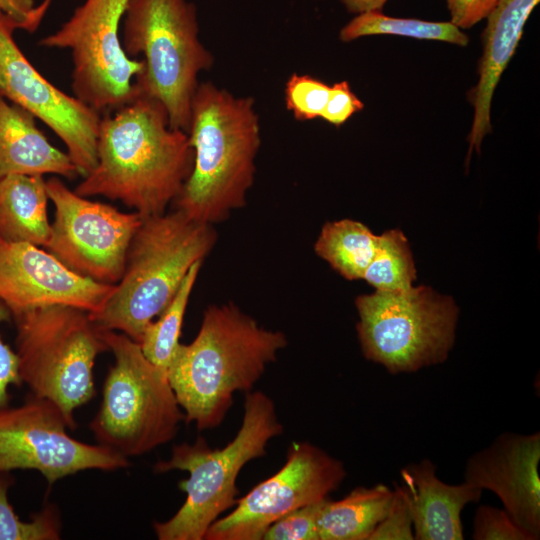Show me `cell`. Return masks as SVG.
Instances as JSON below:
<instances>
[{
  "mask_svg": "<svg viewBox=\"0 0 540 540\" xmlns=\"http://www.w3.org/2000/svg\"><path fill=\"white\" fill-rule=\"evenodd\" d=\"M49 196L40 175L14 174L0 179V239L45 247L51 223Z\"/></svg>",
  "mask_w": 540,
  "mask_h": 540,
  "instance_id": "obj_20",
  "label": "cell"
},
{
  "mask_svg": "<svg viewBox=\"0 0 540 540\" xmlns=\"http://www.w3.org/2000/svg\"><path fill=\"white\" fill-rule=\"evenodd\" d=\"M19 375L33 396L54 404L76 427L74 411L96 394L94 364L108 350L89 312L47 306L13 315Z\"/></svg>",
  "mask_w": 540,
  "mask_h": 540,
  "instance_id": "obj_7",
  "label": "cell"
},
{
  "mask_svg": "<svg viewBox=\"0 0 540 540\" xmlns=\"http://www.w3.org/2000/svg\"><path fill=\"white\" fill-rule=\"evenodd\" d=\"M326 499L282 516L267 528L262 540H319L318 518Z\"/></svg>",
  "mask_w": 540,
  "mask_h": 540,
  "instance_id": "obj_28",
  "label": "cell"
},
{
  "mask_svg": "<svg viewBox=\"0 0 540 540\" xmlns=\"http://www.w3.org/2000/svg\"><path fill=\"white\" fill-rule=\"evenodd\" d=\"M355 305L364 357L390 374L440 364L454 346L458 307L428 286L376 290L358 296Z\"/></svg>",
  "mask_w": 540,
  "mask_h": 540,
  "instance_id": "obj_9",
  "label": "cell"
},
{
  "mask_svg": "<svg viewBox=\"0 0 540 540\" xmlns=\"http://www.w3.org/2000/svg\"><path fill=\"white\" fill-rule=\"evenodd\" d=\"M287 344L285 333L260 326L232 302L208 306L196 337L178 345L167 369L185 423L220 425L234 393L251 391Z\"/></svg>",
  "mask_w": 540,
  "mask_h": 540,
  "instance_id": "obj_2",
  "label": "cell"
},
{
  "mask_svg": "<svg viewBox=\"0 0 540 540\" xmlns=\"http://www.w3.org/2000/svg\"><path fill=\"white\" fill-rule=\"evenodd\" d=\"M53 0H43V2H41L39 5H37V10L39 12V14L44 17L47 9L49 8L50 4L52 3Z\"/></svg>",
  "mask_w": 540,
  "mask_h": 540,
  "instance_id": "obj_36",
  "label": "cell"
},
{
  "mask_svg": "<svg viewBox=\"0 0 540 540\" xmlns=\"http://www.w3.org/2000/svg\"><path fill=\"white\" fill-rule=\"evenodd\" d=\"M36 118L0 95V179L9 175H80L67 152L53 146Z\"/></svg>",
  "mask_w": 540,
  "mask_h": 540,
  "instance_id": "obj_19",
  "label": "cell"
},
{
  "mask_svg": "<svg viewBox=\"0 0 540 540\" xmlns=\"http://www.w3.org/2000/svg\"><path fill=\"white\" fill-rule=\"evenodd\" d=\"M393 489L359 486L337 501L325 500L318 518L319 540H369L385 517Z\"/></svg>",
  "mask_w": 540,
  "mask_h": 540,
  "instance_id": "obj_21",
  "label": "cell"
},
{
  "mask_svg": "<svg viewBox=\"0 0 540 540\" xmlns=\"http://www.w3.org/2000/svg\"><path fill=\"white\" fill-rule=\"evenodd\" d=\"M436 465L424 458L401 468L399 485L406 501L416 540L464 539L461 513L478 502L482 490L464 482L451 485L437 477Z\"/></svg>",
  "mask_w": 540,
  "mask_h": 540,
  "instance_id": "obj_17",
  "label": "cell"
},
{
  "mask_svg": "<svg viewBox=\"0 0 540 540\" xmlns=\"http://www.w3.org/2000/svg\"><path fill=\"white\" fill-rule=\"evenodd\" d=\"M12 483L9 473H0V540L60 539L62 523L57 506L47 503L29 521H23L8 499Z\"/></svg>",
  "mask_w": 540,
  "mask_h": 540,
  "instance_id": "obj_26",
  "label": "cell"
},
{
  "mask_svg": "<svg viewBox=\"0 0 540 540\" xmlns=\"http://www.w3.org/2000/svg\"><path fill=\"white\" fill-rule=\"evenodd\" d=\"M13 33L0 23V95L46 124L63 141L84 177L97 163L102 115L41 75L18 47Z\"/></svg>",
  "mask_w": 540,
  "mask_h": 540,
  "instance_id": "obj_14",
  "label": "cell"
},
{
  "mask_svg": "<svg viewBox=\"0 0 540 540\" xmlns=\"http://www.w3.org/2000/svg\"><path fill=\"white\" fill-rule=\"evenodd\" d=\"M216 240L213 225L177 209L143 218L120 280L90 318L101 331H117L139 343L146 326L166 308L190 268L203 262Z\"/></svg>",
  "mask_w": 540,
  "mask_h": 540,
  "instance_id": "obj_4",
  "label": "cell"
},
{
  "mask_svg": "<svg viewBox=\"0 0 540 540\" xmlns=\"http://www.w3.org/2000/svg\"><path fill=\"white\" fill-rule=\"evenodd\" d=\"M499 0H447L450 22L459 29H469L488 18Z\"/></svg>",
  "mask_w": 540,
  "mask_h": 540,
  "instance_id": "obj_34",
  "label": "cell"
},
{
  "mask_svg": "<svg viewBox=\"0 0 540 540\" xmlns=\"http://www.w3.org/2000/svg\"><path fill=\"white\" fill-rule=\"evenodd\" d=\"M474 540H534L505 509L479 505L473 518Z\"/></svg>",
  "mask_w": 540,
  "mask_h": 540,
  "instance_id": "obj_29",
  "label": "cell"
},
{
  "mask_svg": "<svg viewBox=\"0 0 540 540\" xmlns=\"http://www.w3.org/2000/svg\"><path fill=\"white\" fill-rule=\"evenodd\" d=\"M188 134L172 128L163 105L137 94L101 117L97 163L74 191L117 200L142 218L166 212L190 175Z\"/></svg>",
  "mask_w": 540,
  "mask_h": 540,
  "instance_id": "obj_1",
  "label": "cell"
},
{
  "mask_svg": "<svg viewBox=\"0 0 540 540\" xmlns=\"http://www.w3.org/2000/svg\"><path fill=\"white\" fill-rule=\"evenodd\" d=\"M330 87L311 75L293 73L285 83V106L297 121L320 118L327 104Z\"/></svg>",
  "mask_w": 540,
  "mask_h": 540,
  "instance_id": "obj_27",
  "label": "cell"
},
{
  "mask_svg": "<svg viewBox=\"0 0 540 540\" xmlns=\"http://www.w3.org/2000/svg\"><path fill=\"white\" fill-rule=\"evenodd\" d=\"M114 285L73 272L40 246L0 239V301L12 316L56 305L95 313Z\"/></svg>",
  "mask_w": 540,
  "mask_h": 540,
  "instance_id": "obj_15",
  "label": "cell"
},
{
  "mask_svg": "<svg viewBox=\"0 0 540 540\" xmlns=\"http://www.w3.org/2000/svg\"><path fill=\"white\" fill-rule=\"evenodd\" d=\"M372 35L437 40L459 46H466L469 41L467 35L450 21L431 22L414 18L390 17L381 11H367L357 14L341 28L339 39L343 42H351Z\"/></svg>",
  "mask_w": 540,
  "mask_h": 540,
  "instance_id": "obj_23",
  "label": "cell"
},
{
  "mask_svg": "<svg viewBox=\"0 0 540 540\" xmlns=\"http://www.w3.org/2000/svg\"><path fill=\"white\" fill-rule=\"evenodd\" d=\"M363 108V102L354 94L349 83L343 80L330 87L329 98L320 118L339 127Z\"/></svg>",
  "mask_w": 540,
  "mask_h": 540,
  "instance_id": "obj_31",
  "label": "cell"
},
{
  "mask_svg": "<svg viewBox=\"0 0 540 540\" xmlns=\"http://www.w3.org/2000/svg\"><path fill=\"white\" fill-rule=\"evenodd\" d=\"M201 265L197 262L190 268L173 299L158 319L146 326L139 341L144 356L166 372L180 344L184 315Z\"/></svg>",
  "mask_w": 540,
  "mask_h": 540,
  "instance_id": "obj_24",
  "label": "cell"
},
{
  "mask_svg": "<svg viewBox=\"0 0 540 540\" xmlns=\"http://www.w3.org/2000/svg\"><path fill=\"white\" fill-rule=\"evenodd\" d=\"M346 477L342 461L307 441L292 442L282 468L238 498L207 530L205 540H262L276 520L328 498Z\"/></svg>",
  "mask_w": 540,
  "mask_h": 540,
  "instance_id": "obj_13",
  "label": "cell"
},
{
  "mask_svg": "<svg viewBox=\"0 0 540 540\" xmlns=\"http://www.w3.org/2000/svg\"><path fill=\"white\" fill-rule=\"evenodd\" d=\"M540 0H499L488 16L483 33V53L479 61V79L469 93L474 108L468 136L467 160L473 150L480 152L484 137L491 132V103L500 77L513 57L524 26Z\"/></svg>",
  "mask_w": 540,
  "mask_h": 540,
  "instance_id": "obj_18",
  "label": "cell"
},
{
  "mask_svg": "<svg viewBox=\"0 0 540 540\" xmlns=\"http://www.w3.org/2000/svg\"><path fill=\"white\" fill-rule=\"evenodd\" d=\"M41 21L34 0H0V23L13 31L34 32Z\"/></svg>",
  "mask_w": 540,
  "mask_h": 540,
  "instance_id": "obj_33",
  "label": "cell"
},
{
  "mask_svg": "<svg viewBox=\"0 0 540 540\" xmlns=\"http://www.w3.org/2000/svg\"><path fill=\"white\" fill-rule=\"evenodd\" d=\"M120 39L125 54L144 62L137 94L159 101L172 128L188 132L200 73L214 56L199 37L196 6L189 0H129Z\"/></svg>",
  "mask_w": 540,
  "mask_h": 540,
  "instance_id": "obj_6",
  "label": "cell"
},
{
  "mask_svg": "<svg viewBox=\"0 0 540 540\" xmlns=\"http://www.w3.org/2000/svg\"><path fill=\"white\" fill-rule=\"evenodd\" d=\"M376 290H404L416 279V268L408 241L399 230L378 236L376 253L363 278Z\"/></svg>",
  "mask_w": 540,
  "mask_h": 540,
  "instance_id": "obj_25",
  "label": "cell"
},
{
  "mask_svg": "<svg viewBox=\"0 0 540 540\" xmlns=\"http://www.w3.org/2000/svg\"><path fill=\"white\" fill-rule=\"evenodd\" d=\"M282 432L273 400L262 391H249L241 427L225 447L212 448L201 436L193 443L175 445L169 459L154 464V472H188V478L179 482L186 499L170 519L154 522L157 538L203 540L220 515L234 507L241 469L249 461L265 456L268 442Z\"/></svg>",
  "mask_w": 540,
  "mask_h": 540,
  "instance_id": "obj_5",
  "label": "cell"
},
{
  "mask_svg": "<svg viewBox=\"0 0 540 540\" xmlns=\"http://www.w3.org/2000/svg\"><path fill=\"white\" fill-rule=\"evenodd\" d=\"M378 236L351 219L327 222L314 244L316 254L348 280L362 279L373 259Z\"/></svg>",
  "mask_w": 540,
  "mask_h": 540,
  "instance_id": "obj_22",
  "label": "cell"
},
{
  "mask_svg": "<svg viewBox=\"0 0 540 540\" xmlns=\"http://www.w3.org/2000/svg\"><path fill=\"white\" fill-rule=\"evenodd\" d=\"M102 337L114 364L90 429L98 444L126 458L141 456L174 439L184 413L167 372L144 356L138 342L117 331H102Z\"/></svg>",
  "mask_w": 540,
  "mask_h": 540,
  "instance_id": "obj_8",
  "label": "cell"
},
{
  "mask_svg": "<svg viewBox=\"0 0 540 540\" xmlns=\"http://www.w3.org/2000/svg\"><path fill=\"white\" fill-rule=\"evenodd\" d=\"M349 13L360 14L367 11H381L388 0H337Z\"/></svg>",
  "mask_w": 540,
  "mask_h": 540,
  "instance_id": "obj_35",
  "label": "cell"
},
{
  "mask_svg": "<svg viewBox=\"0 0 540 540\" xmlns=\"http://www.w3.org/2000/svg\"><path fill=\"white\" fill-rule=\"evenodd\" d=\"M68 423L51 402L31 395L17 407L0 408V473L38 471L51 485L85 470L114 471L128 458L71 437Z\"/></svg>",
  "mask_w": 540,
  "mask_h": 540,
  "instance_id": "obj_12",
  "label": "cell"
},
{
  "mask_svg": "<svg viewBox=\"0 0 540 540\" xmlns=\"http://www.w3.org/2000/svg\"><path fill=\"white\" fill-rule=\"evenodd\" d=\"M129 0H85L54 33L39 41L47 48L68 49L75 97L101 115L131 101L142 59L128 57L120 27Z\"/></svg>",
  "mask_w": 540,
  "mask_h": 540,
  "instance_id": "obj_10",
  "label": "cell"
},
{
  "mask_svg": "<svg viewBox=\"0 0 540 540\" xmlns=\"http://www.w3.org/2000/svg\"><path fill=\"white\" fill-rule=\"evenodd\" d=\"M187 134L193 166L174 209L214 226L246 205L255 180L261 146L255 99L236 96L210 81L199 82Z\"/></svg>",
  "mask_w": 540,
  "mask_h": 540,
  "instance_id": "obj_3",
  "label": "cell"
},
{
  "mask_svg": "<svg viewBox=\"0 0 540 540\" xmlns=\"http://www.w3.org/2000/svg\"><path fill=\"white\" fill-rule=\"evenodd\" d=\"M46 188L55 217L44 248L73 272L99 283L116 284L143 218L134 211L122 212L81 196L57 177L48 179Z\"/></svg>",
  "mask_w": 540,
  "mask_h": 540,
  "instance_id": "obj_11",
  "label": "cell"
},
{
  "mask_svg": "<svg viewBox=\"0 0 540 540\" xmlns=\"http://www.w3.org/2000/svg\"><path fill=\"white\" fill-rule=\"evenodd\" d=\"M12 317L8 307L0 301V325L7 322ZM22 384L18 357L15 352L1 337L0 334V408L9 405L11 386H20Z\"/></svg>",
  "mask_w": 540,
  "mask_h": 540,
  "instance_id": "obj_32",
  "label": "cell"
},
{
  "mask_svg": "<svg viewBox=\"0 0 540 540\" xmlns=\"http://www.w3.org/2000/svg\"><path fill=\"white\" fill-rule=\"evenodd\" d=\"M540 433L503 432L469 457L464 482L495 493L514 521L540 538Z\"/></svg>",
  "mask_w": 540,
  "mask_h": 540,
  "instance_id": "obj_16",
  "label": "cell"
},
{
  "mask_svg": "<svg viewBox=\"0 0 540 540\" xmlns=\"http://www.w3.org/2000/svg\"><path fill=\"white\" fill-rule=\"evenodd\" d=\"M411 516L399 485L393 488L389 509L369 540H413Z\"/></svg>",
  "mask_w": 540,
  "mask_h": 540,
  "instance_id": "obj_30",
  "label": "cell"
}]
</instances>
